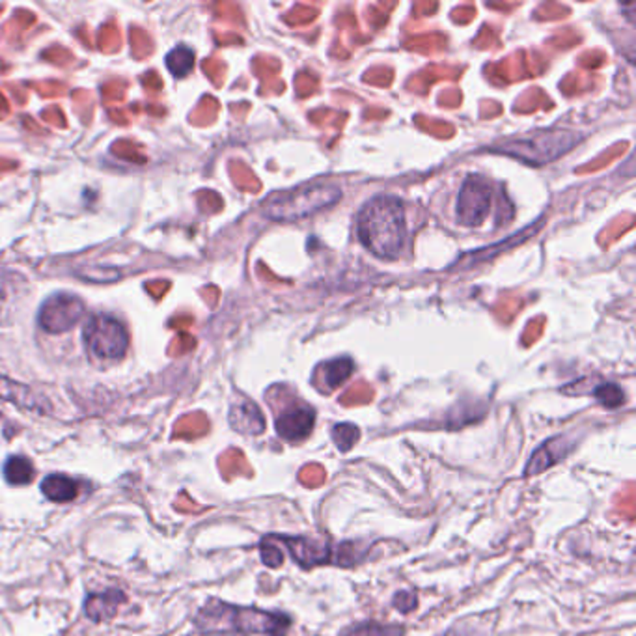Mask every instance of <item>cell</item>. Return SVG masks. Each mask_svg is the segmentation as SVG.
<instances>
[{
	"label": "cell",
	"mask_w": 636,
	"mask_h": 636,
	"mask_svg": "<svg viewBox=\"0 0 636 636\" xmlns=\"http://www.w3.org/2000/svg\"><path fill=\"white\" fill-rule=\"evenodd\" d=\"M166 68L174 77H185L195 68V53L187 47H176L166 56Z\"/></svg>",
	"instance_id": "e0dca14e"
},
{
	"label": "cell",
	"mask_w": 636,
	"mask_h": 636,
	"mask_svg": "<svg viewBox=\"0 0 636 636\" xmlns=\"http://www.w3.org/2000/svg\"><path fill=\"white\" fill-rule=\"evenodd\" d=\"M125 596L120 590H107L103 593H92L84 603V612L92 622H107L118 612Z\"/></svg>",
	"instance_id": "7c38bea8"
},
{
	"label": "cell",
	"mask_w": 636,
	"mask_h": 636,
	"mask_svg": "<svg viewBox=\"0 0 636 636\" xmlns=\"http://www.w3.org/2000/svg\"><path fill=\"white\" fill-rule=\"evenodd\" d=\"M231 428L243 435H260L265 430V418L258 406L250 399L236 401L230 409Z\"/></svg>",
	"instance_id": "30bf717a"
},
{
	"label": "cell",
	"mask_w": 636,
	"mask_h": 636,
	"mask_svg": "<svg viewBox=\"0 0 636 636\" xmlns=\"http://www.w3.org/2000/svg\"><path fill=\"white\" fill-rule=\"evenodd\" d=\"M322 383L327 390L336 389L338 385H342L344 381L351 375L353 372V363L349 358H338L332 363H325L322 366Z\"/></svg>",
	"instance_id": "9a60e30c"
},
{
	"label": "cell",
	"mask_w": 636,
	"mask_h": 636,
	"mask_svg": "<svg viewBox=\"0 0 636 636\" xmlns=\"http://www.w3.org/2000/svg\"><path fill=\"white\" fill-rule=\"evenodd\" d=\"M358 437L360 431L356 426H353V423H338V426L332 428V439L336 442V447L342 452H349L355 447Z\"/></svg>",
	"instance_id": "ffe728a7"
},
{
	"label": "cell",
	"mask_w": 636,
	"mask_h": 636,
	"mask_svg": "<svg viewBox=\"0 0 636 636\" xmlns=\"http://www.w3.org/2000/svg\"><path fill=\"white\" fill-rule=\"evenodd\" d=\"M82 303L79 301V297L73 295H54L44 305L39 314V323L46 327V331L51 332H60L71 329L79 317L82 315Z\"/></svg>",
	"instance_id": "52a82bcc"
},
{
	"label": "cell",
	"mask_w": 636,
	"mask_h": 636,
	"mask_svg": "<svg viewBox=\"0 0 636 636\" xmlns=\"http://www.w3.org/2000/svg\"><path fill=\"white\" fill-rule=\"evenodd\" d=\"M314 423L315 411L312 407L293 406L277 416V433L289 442H299L312 433Z\"/></svg>",
	"instance_id": "9c48e42d"
},
{
	"label": "cell",
	"mask_w": 636,
	"mask_h": 636,
	"mask_svg": "<svg viewBox=\"0 0 636 636\" xmlns=\"http://www.w3.org/2000/svg\"><path fill=\"white\" fill-rule=\"evenodd\" d=\"M260 553H262V560L267 567H279L282 565V553H280V548H279V543L277 540H274V536H267L262 540V545H260Z\"/></svg>",
	"instance_id": "7402d4cb"
},
{
	"label": "cell",
	"mask_w": 636,
	"mask_h": 636,
	"mask_svg": "<svg viewBox=\"0 0 636 636\" xmlns=\"http://www.w3.org/2000/svg\"><path fill=\"white\" fill-rule=\"evenodd\" d=\"M219 469L226 480H230L233 476H239V474L250 476V466L243 456V452H239V450L224 452L219 459Z\"/></svg>",
	"instance_id": "2e32d148"
},
{
	"label": "cell",
	"mask_w": 636,
	"mask_h": 636,
	"mask_svg": "<svg viewBox=\"0 0 636 636\" xmlns=\"http://www.w3.org/2000/svg\"><path fill=\"white\" fill-rule=\"evenodd\" d=\"M416 603H418L416 593H413V591H398L396 598H394V607L399 612H404V614L414 610Z\"/></svg>",
	"instance_id": "cb8c5ba5"
},
{
	"label": "cell",
	"mask_w": 636,
	"mask_h": 636,
	"mask_svg": "<svg viewBox=\"0 0 636 636\" xmlns=\"http://www.w3.org/2000/svg\"><path fill=\"white\" fill-rule=\"evenodd\" d=\"M82 340L92 356L103 360L121 358L130 344L125 327L116 317L107 314H96L84 325Z\"/></svg>",
	"instance_id": "5b68a950"
},
{
	"label": "cell",
	"mask_w": 636,
	"mask_h": 636,
	"mask_svg": "<svg viewBox=\"0 0 636 636\" xmlns=\"http://www.w3.org/2000/svg\"><path fill=\"white\" fill-rule=\"evenodd\" d=\"M593 396H596L601 404L608 409H618L625 404V394L623 390L618 387V385H614V383H607V385H599L596 389V392H593Z\"/></svg>",
	"instance_id": "44dd1931"
},
{
	"label": "cell",
	"mask_w": 636,
	"mask_h": 636,
	"mask_svg": "<svg viewBox=\"0 0 636 636\" xmlns=\"http://www.w3.org/2000/svg\"><path fill=\"white\" fill-rule=\"evenodd\" d=\"M299 478H301L303 483L315 487V485H320V483L325 481V473H323V469L320 464H308L301 471Z\"/></svg>",
	"instance_id": "603a6c76"
},
{
	"label": "cell",
	"mask_w": 636,
	"mask_h": 636,
	"mask_svg": "<svg viewBox=\"0 0 636 636\" xmlns=\"http://www.w3.org/2000/svg\"><path fill=\"white\" fill-rule=\"evenodd\" d=\"M356 233L373 256L398 258L407 241V219L404 202L390 195L372 198L356 219Z\"/></svg>",
	"instance_id": "6da1fadb"
},
{
	"label": "cell",
	"mask_w": 636,
	"mask_h": 636,
	"mask_svg": "<svg viewBox=\"0 0 636 636\" xmlns=\"http://www.w3.org/2000/svg\"><path fill=\"white\" fill-rule=\"evenodd\" d=\"M491 188L483 178H469L457 197V219L464 226H480L491 209Z\"/></svg>",
	"instance_id": "8992f818"
},
{
	"label": "cell",
	"mask_w": 636,
	"mask_h": 636,
	"mask_svg": "<svg viewBox=\"0 0 636 636\" xmlns=\"http://www.w3.org/2000/svg\"><path fill=\"white\" fill-rule=\"evenodd\" d=\"M340 198L342 190L334 183H308L271 197L264 204V215L279 222L301 221L334 205Z\"/></svg>",
	"instance_id": "3957f363"
},
{
	"label": "cell",
	"mask_w": 636,
	"mask_h": 636,
	"mask_svg": "<svg viewBox=\"0 0 636 636\" xmlns=\"http://www.w3.org/2000/svg\"><path fill=\"white\" fill-rule=\"evenodd\" d=\"M41 493L53 502H71L79 495V485L68 476L51 474L41 481Z\"/></svg>",
	"instance_id": "4fadbf2b"
},
{
	"label": "cell",
	"mask_w": 636,
	"mask_h": 636,
	"mask_svg": "<svg viewBox=\"0 0 636 636\" xmlns=\"http://www.w3.org/2000/svg\"><path fill=\"white\" fill-rule=\"evenodd\" d=\"M176 510H180V512H185V514H193V512H198L200 510V507L197 506V504H193V502H188V498H187V495H181L180 498H178V502H176Z\"/></svg>",
	"instance_id": "d4e9b609"
},
{
	"label": "cell",
	"mask_w": 636,
	"mask_h": 636,
	"mask_svg": "<svg viewBox=\"0 0 636 636\" xmlns=\"http://www.w3.org/2000/svg\"><path fill=\"white\" fill-rule=\"evenodd\" d=\"M4 478L12 485H27L34 480V466L23 456H12L4 463Z\"/></svg>",
	"instance_id": "5bb4252c"
},
{
	"label": "cell",
	"mask_w": 636,
	"mask_h": 636,
	"mask_svg": "<svg viewBox=\"0 0 636 636\" xmlns=\"http://www.w3.org/2000/svg\"><path fill=\"white\" fill-rule=\"evenodd\" d=\"M279 543H284L293 560L305 569H312L315 565H323L332 562V548L327 543L314 541L308 538H286V536H277Z\"/></svg>",
	"instance_id": "ba28073f"
},
{
	"label": "cell",
	"mask_w": 636,
	"mask_h": 636,
	"mask_svg": "<svg viewBox=\"0 0 636 636\" xmlns=\"http://www.w3.org/2000/svg\"><path fill=\"white\" fill-rule=\"evenodd\" d=\"M197 627L205 634H264L288 636L291 620L286 614L265 612L252 607H236L217 599L207 601L195 620Z\"/></svg>",
	"instance_id": "7a4b0ae2"
},
{
	"label": "cell",
	"mask_w": 636,
	"mask_h": 636,
	"mask_svg": "<svg viewBox=\"0 0 636 636\" xmlns=\"http://www.w3.org/2000/svg\"><path fill=\"white\" fill-rule=\"evenodd\" d=\"M581 140L579 135L569 131H536L528 137L507 138L491 147V152L510 155L528 164H547L556 161Z\"/></svg>",
	"instance_id": "277c9868"
},
{
	"label": "cell",
	"mask_w": 636,
	"mask_h": 636,
	"mask_svg": "<svg viewBox=\"0 0 636 636\" xmlns=\"http://www.w3.org/2000/svg\"><path fill=\"white\" fill-rule=\"evenodd\" d=\"M342 636H406V631L398 625H379L373 622L360 623L346 629Z\"/></svg>",
	"instance_id": "d6986e66"
},
{
	"label": "cell",
	"mask_w": 636,
	"mask_h": 636,
	"mask_svg": "<svg viewBox=\"0 0 636 636\" xmlns=\"http://www.w3.org/2000/svg\"><path fill=\"white\" fill-rule=\"evenodd\" d=\"M207 431V420L204 414H188L181 418L174 428V439H197Z\"/></svg>",
	"instance_id": "ac0fdd59"
},
{
	"label": "cell",
	"mask_w": 636,
	"mask_h": 636,
	"mask_svg": "<svg viewBox=\"0 0 636 636\" xmlns=\"http://www.w3.org/2000/svg\"><path fill=\"white\" fill-rule=\"evenodd\" d=\"M569 452V444L564 437H556L547 440L543 447H540L532 459L528 461L526 469H524V476H536L543 471H547L548 466L556 464L562 457H565V454Z\"/></svg>",
	"instance_id": "8fae6325"
}]
</instances>
